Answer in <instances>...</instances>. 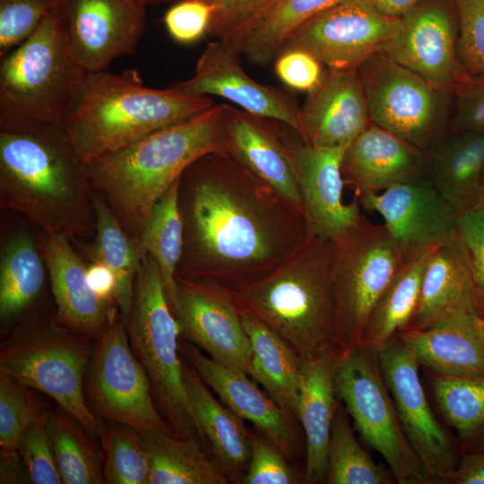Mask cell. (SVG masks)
I'll return each instance as SVG.
<instances>
[{
	"mask_svg": "<svg viewBox=\"0 0 484 484\" xmlns=\"http://www.w3.org/2000/svg\"><path fill=\"white\" fill-rule=\"evenodd\" d=\"M184 246L177 275L237 290L270 272L310 236L305 214L228 153L180 177Z\"/></svg>",
	"mask_w": 484,
	"mask_h": 484,
	"instance_id": "obj_1",
	"label": "cell"
},
{
	"mask_svg": "<svg viewBox=\"0 0 484 484\" xmlns=\"http://www.w3.org/2000/svg\"><path fill=\"white\" fill-rule=\"evenodd\" d=\"M87 163L63 127L0 132V207L40 231L92 239L96 212Z\"/></svg>",
	"mask_w": 484,
	"mask_h": 484,
	"instance_id": "obj_2",
	"label": "cell"
},
{
	"mask_svg": "<svg viewBox=\"0 0 484 484\" xmlns=\"http://www.w3.org/2000/svg\"><path fill=\"white\" fill-rule=\"evenodd\" d=\"M224 105L157 130L87 163L91 186L125 230L139 238L157 201L200 157L227 153Z\"/></svg>",
	"mask_w": 484,
	"mask_h": 484,
	"instance_id": "obj_3",
	"label": "cell"
},
{
	"mask_svg": "<svg viewBox=\"0 0 484 484\" xmlns=\"http://www.w3.org/2000/svg\"><path fill=\"white\" fill-rule=\"evenodd\" d=\"M213 106L208 96L145 87L134 70L88 72L64 129L88 163Z\"/></svg>",
	"mask_w": 484,
	"mask_h": 484,
	"instance_id": "obj_4",
	"label": "cell"
},
{
	"mask_svg": "<svg viewBox=\"0 0 484 484\" xmlns=\"http://www.w3.org/2000/svg\"><path fill=\"white\" fill-rule=\"evenodd\" d=\"M332 253L333 241L309 236L270 272L234 291L239 308L281 336L301 359L341 351Z\"/></svg>",
	"mask_w": 484,
	"mask_h": 484,
	"instance_id": "obj_5",
	"label": "cell"
},
{
	"mask_svg": "<svg viewBox=\"0 0 484 484\" xmlns=\"http://www.w3.org/2000/svg\"><path fill=\"white\" fill-rule=\"evenodd\" d=\"M87 73L71 49L57 9L1 58L0 132L64 128Z\"/></svg>",
	"mask_w": 484,
	"mask_h": 484,
	"instance_id": "obj_6",
	"label": "cell"
},
{
	"mask_svg": "<svg viewBox=\"0 0 484 484\" xmlns=\"http://www.w3.org/2000/svg\"><path fill=\"white\" fill-rule=\"evenodd\" d=\"M125 324L131 348L150 379L159 411L177 436L198 442L210 454L184 385L179 325L169 307L158 265L150 255L138 271Z\"/></svg>",
	"mask_w": 484,
	"mask_h": 484,
	"instance_id": "obj_7",
	"label": "cell"
},
{
	"mask_svg": "<svg viewBox=\"0 0 484 484\" xmlns=\"http://www.w3.org/2000/svg\"><path fill=\"white\" fill-rule=\"evenodd\" d=\"M95 341L67 326L56 315L30 319L2 343L0 368L52 398L99 442L98 418L84 391Z\"/></svg>",
	"mask_w": 484,
	"mask_h": 484,
	"instance_id": "obj_8",
	"label": "cell"
},
{
	"mask_svg": "<svg viewBox=\"0 0 484 484\" xmlns=\"http://www.w3.org/2000/svg\"><path fill=\"white\" fill-rule=\"evenodd\" d=\"M406 256L384 224L364 216L333 241L331 281L341 354L362 344L374 306Z\"/></svg>",
	"mask_w": 484,
	"mask_h": 484,
	"instance_id": "obj_9",
	"label": "cell"
},
{
	"mask_svg": "<svg viewBox=\"0 0 484 484\" xmlns=\"http://www.w3.org/2000/svg\"><path fill=\"white\" fill-rule=\"evenodd\" d=\"M334 385L355 428L385 460L394 480L399 484L432 483L402 430L377 350L361 344L341 354Z\"/></svg>",
	"mask_w": 484,
	"mask_h": 484,
	"instance_id": "obj_10",
	"label": "cell"
},
{
	"mask_svg": "<svg viewBox=\"0 0 484 484\" xmlns=\"http://www.w3.org/2000/svg\"><path fill=\"white\" fill-rule=\"evenodd\" d=\"M372 124L427 151L449 128L453 92L378 51L359 68Z\"/></svg>",
	"mask_w": 484,
	"mask_h": 484,
	"instance_id": "obj_11",
	"label": "cell"
},
{
	"mask_svg": "<svg viewBox=\"0 0 484 484\" xmlns=\"http://www.w3.org/2000/svg\"><path fill=\"white\" fill-rule=\"evenodd\" d=\"M87 402L97 418L138 431L175 434L159 411L145 369L131 348L127 327L115 307L96 340L84 381Z\"/></svg>",
	"mask_w": 484,
	"mask_h": 484,
	"instance_id": "obj_12",
	"label": "cell"
},
{
	"mask_svg": "<svg viewBox=\"0 0 484 484\" xmlns=\"http://www.w3.org/2000/svg\"><path fill=\"white\" fill-rule=\"evenodd\" d=\"M401 25V18L380 13L367 0H341L305 22L282 50H306L331 71L358 70Z\"/></svg>",
	"mask_w": 484,
	"mask_h": 484,
	"instance_id": "obj_13",
	"label": "cell"
},
{
	"mask_svg": "<svg viewBox=\"0 0 484 484\" xmlns=\"http://www.w3.org/2000/svg\"><path fill=\"white\" fill-rule=\"evenodd\" d=\"M378 361L402 430L432 483H448L458 461L453 443L435 418L414 354L397 338L377 350Z\"/></svg>",
	"mask_w": 484,
	"mask_h": 484,
	"instance_id": "obj_14",
	"label": "cell"
},
{
	"mask_svg": "<svg viewBox=\"0 0 484 484\" xmlns=\"http://www.w3.org/2000/svg\"><path fill=\"white\" fill-rule=\"evenodd\" d=\"M180 338L212 359L249 375L251 344L234 290L218 283L176 276Z\"/></svg>",
	"mask_w": 484,
	"mask_h": 484,
	"instance_id": "obj_15",
	"label": "cell"
},
{
	"mask_svg": "<svg viewBox=\"0 0 484 484\" xmlns=\"http://www.w3.org/2000/svg\"><path fill=\"white\" fill-rule=\"evenodd\" d=\"M401 19L400 30L380 52L453 92L467 74L458 59L459 17L454 0L452 4L447 0H423Z\"/></svg>",
	"mask_w": 484,
	"mask_h": 484,
	"instance_id": "obj_16",
	"label": "cell"
},
{
	"mask_svg": "<svg viewBox=\"0 0 484 484\" xmlns=\"http://www.w3.org/2000/svg\"><path fill=\"white\" fill-rule=\"evenodd\" d=\"M143 0H59L71 49L87 72L105 71L134 52L144 32Z\"/></svg>",
	"mask_w": 484,
	"mask_h": 484,
	"instance_id": "obj_17",
	"label": "cell"
},
{
	"mask_svg": "<svg viewBox=\"0 0 484 484\" xmlns=\"http://www.w3.org/2000/svg\"><path fill=\"white\" fill-rule=\"evenodd\" d=\"M359 201L364 209L383 217L386 229L407 255L422 248L438 247L459 237L458 213L428 177L396 184Z\"/></svg>",
	"mask_w": 484,
	"mask_h": 484,
	"instance_id": "obj_18",
	"label": "cell"
},
{
	"mask_svg": "<svg viewBox=\"0 0 484 484\" xmlns=\"http://www.w3.org/2000/svg\"><path fill=\"white\" fill-rule=\"evenodd\" d=\"M291 156L309 235L334 241L361 219L357 202L345 203L341 171L348 147L319 148L283 134Z\"/></svg>",
	"mask_w": 484,
	"mask_h": 484,
	"instance_id": "obj_19",
	"label": "cell"
},
{
	"mask_svg": "<svg viewBox=\"0 0 484 484\" xmlns=\"http://www.w3.org/2000/svg\"><path fill=\"white\" fill-rule=\"evenodd\" d=\"M172 87L189 94L219 96L255 116L279 121L298 134L299 110L290 92L263 85L242 68L239 55L224 42H208L192 77Z\"/></svg>",
	"mask_w": 484,
	"mask_h": 484,
	"instance_id": "obj_20",
	"label": "cell"
},
{
	"mask_svg": "<svg viewBox=\"0 0 484 484\" xmlns=\"http://www.w3.org/2000/svg\"><path fill=\"white\" fill-rule=\"evenodd\" d=\"M180 355L190 363L220 401L265 435L287 458L299 446L292 422L246 372L204 355L196 345L179 339Z\"/></svg>",
	"mask_w": 484,
	"mask_h": 484,
	"instance_id": "obj_21",
	"label": "cell"
},
{
	"mask_svg": "<svg viewBox=\"0 0 484 484\" xmlns=\"http://www.w3.org/2000/svg\"><path fill=\"white\" fill-rule=\"evenodd\" d=\"M298 134L319 148L347 147L370 124L358 70H328L299 110Z\"/></svg>",
	"mask_w": 484,
	"mask_h": 484,
	"instance_id": "obj_22",
	"label": "cell"
},
{
	"mask_svg": "<svg viewBox=\"0 0 484 484\" xmlns=\"http://www.w3.org/2000/svg\"><path fill=\"white\" fill-rule=\"evenodd\" d=\"M225 148L256 178L304 212L291 156L267 118L224 105ZM305 214V213H304Z\"/></svg>",
	"mask_w": 484,
	"mask_h": 484,
	"instance_id": "obj_23",
	"label": "cell"
},
{
	"mask_svg": "<svg viewBox=\"0 0 484 484\" xmlns=\"http://www.w3.org/2000/svg\"><path fill=\"white\" fill-rule=\"evenodd\" d=\"M341 171L360 198L428 177L427 152L371 123L346 148Z\"/></svg>",
	"mask_w": 484,
	"mask_h": 484,
	"instance_id": "obj_24",
	"label": "cell"
},
{
	"mask_svg": "<svg viewBox=\"0 0 484 484\" xmlns=\"http://www.w3.org/2000/svg\"><path fill=\"white\" fill-rule=\"evenodd\" d=\"M39 246L56 304V316L73 330L97 340L115 306L91 289L87 266L65 237L40 231Z\"/></svg>",
	"mask_w": 484,
	"mask_h": 484,
	"instance_id": "obj_25",
	"label": "cell"
},
{
	"mask_svg": "<svg viewBox=\"0 0 484 484\" xmlns=\"http://www.w3.org/2000/svg\"><path fill=\"white\" fill-rule=\"evenodd\" d=\"M482 300L468 252L458 237L434 248L428 260L413 328H428L457 315H480Z\"/></svg>",
	"mask_w": 484,
	"mask_h": 484,
	"instance_id": "obj_26",
	"label": "cell"
},
{
	"mask_svg": "<svg viewBox=\"0 0 484 484\" xmlns=\"http://www.w3.org/2000/svg\"><path fill=\"white\" fill-rule=\"evenodd\" d=\"M476 315H457L425 329L400 332L398 338L419 364L435 376L475 378L484 376V336Z\"/></svg>",
	"mask_w": 484,
	"mask_h": 484,
	"instance_id": "obj_27",
	"label": "cell"
},
{
	"mask_svg": "<svg viewBox=\"0 0 484 484\" xmlns=\"http://www.w3.org/2000/svg\"><path fill=\"white\" fill-rule=\"evenodd\" d=\"M341 351L302 359L298 420L306 435V483H321L327 472V452L338 406L334 378Z\"/></svg>",
	"mask_w": 484,
	"mask_h": 484,
	"instance_id": "obj_28",
	"label": "cell"
},
{
	"mask_svg": "<svg viewBox=\"0 0 484 484\" xmlns=\"http://www.w3.org/2000/svg\"><path fill=\"white\" fill-rule=\"evenodd\" d=\"M183 378L190 406L207 439L212 457L229 483L242 484L252 454L249 429L244 419L214 397L185 359Z\"/></svg>",
	"mask_w": 484,
	"mask_h": 484,
	"instance_id": "obj_29",
	"label": "cell"
},
{
	"mask_svg": "<svg viewBox=\"0 0 484 484\" xmlns=\"http://www.w3.org/2000/svg\"><path fill=\"white\" fill-rule=\"evenodd\" d=\"M426 152L429 180L458 214L482 199L484 133L449 130Z\"/></svg>",
	"mask_w": 484,
	"mask_h": 484,
	"instance_id": "obj_30",
	"label": "cell"
},
{
	"mask_svg": "<svg viewBox=\"0 0 484 484\" xmlns=\"http://www.w3.org/2000/svg\"><path fill=\"white\" fill-rule=\"evenodd\" d=\"M239 310L251 344L249 376L295 423L298 420L302 359L263 322Z\"/></svg>",
	"mask_w": 484,
	"mask_h": 484,
	"instance_id": "obj_31",
	"label": "cell"
},
{
	"mask_svg": "<svg viewBox=\"0 0 484 484\" xmlns=\"http://www.w3.org/2000/svg\"><path fill=\"white\" fill-rule=\"evenodd\" d=\"M341 0H271L247 24L224 42L251 64L267 65L309 18Z\"/></svg>",
	"mask_w": 484,
	"mask_h": 484,
	"instance_id": "obj_32",
	"label": "cell"
},
{
	"mask_svg": "<svg viewBox=\"0 0 484 484\" xmlns=\"http://www.w3.org/2000/svg\"><path fill=\"white\" fill-rule=\"evenodd\" d=\"M93 203L97 219L95 235L92 239L78 242V245L91 262L104 264L114 273L117 307L126 324L132 310L136 276L148 254L139 239L125 230L96 192Z\"/></svg>",
	"mask_w": 484,
	"mask_h": 484,
	"instance_id": "obj_33",
	"label": "cell"
},
{
	"mask_svg": "<svg viewBox=\"0 0 484 484\" xmlns=\"http://www.w3.org/2000/svg\"><path fill=\"white\" fill-rule=\"evenodd\" d=\"M140 434L149 461V484H229L198 442L158 430Z\"/></svg>",
	"mask_w": 484,
	"mask_h": 484,
	"instance_id": "obj_34",
	"label": "cell"
},
{
	"mask_svg": "<svg viewBox=\"0 0 484 484\" xmlns=\"http://www.w3.org/2000/svg\"><path fill=\"white\" fill-rule=\"evenodd\" d=\"M434 248L411 252L380 295L370 314L362 344L378 350L413 317L423 276Z\"/></svg>",
	"mask_w": 484,
	"mask_h": 484,
	"instance_id": "obj_35",
	"label": "cell"
},
{
	"mask_svg": "<svg viewBox=\"0 0 484 484\" xmlns=\"http://www.w3.org/2000/svg\"><path fill=\"white\" fill-rule=\"evenodd\" d=\"M47 267L39 242L30 234L16 233L3 243L0 255V317L17 319L39 297Z\"/></svg>",
	"mask_w": 484,
	"mask_h": 484,
	"instance_id": "obj_36",
	"label": "cell"
},
{
	"mask_svg": "<svg viewBox=\"0 0 484 484\" xmlns=\"http://www.w3.org/2000/svg\"><path fill=\"white\" fill-rule=\"evenodd\" d=\"M179 181L180 177L157 201L138 238L143 248L158 265L174 315L177 309L176 275L184 246Z\"/></svg>",
	"mask_w": 484,
	"mask_h": 484,
	"instance_id": "obj_37",
	"label": "cell"
},
{
	"mask_svg": "<svg viewBox=\"0 0 484 484\" xmlns=\"http://www.w3.org/2000/svg\"><path fill=\"white\" fill-rule=\"evenodd\" d=\"M44 421L63 483H105L101 447L81 423L58 405Z\"/></svg>",
	"mask_w": 484,
	"mask_h": 484,
	"instance_id": "obj_38",
	"label": "cell"
},
{
	"mask_svg": "<svg viewBox=\"0 0 484 484\" xmlns=\"http://www.w3.org/2000/svg\"><path fill=\"white\" fill-rule=\"evenodd\" d=\"M441 411L455 429L463 453L484 452V376L432 378Z\"/></svg>",
	"mask_w": 484,
	"mask_h": 484,
	"instance_id": "obj_39",
	"label": "cell"
},
{
	"mask_svg": "<svg viewBox=\"0 0 484 484\" xmlns=\"http://www.w3.org/2000/svg\"><path fill=\"white\" fill-rule=\"evenodd\" d=\"M347 414L338 404L331 428L325 482L390 484L395 481L391 471L375 463L359 445Z\"/></svg>",
	"mask_w": 484,
	"mask_h": 484,
	"instance_id": "obj_40",
	"label": "cell"
},
{
	"mask_svg": "<svg viewBox=\"0 0 484 484\" xmlns=\"http://www.w3.org/2000/svg\"><path fill=\"white\" fill-rule=\"evenodd\" d=\"M98 434L105 483L149 484V461L140 431L98 418Z\"/></svg>",
	"mask_w": 484,
	"mask_h": 484,
	"instance_id": "obj_41",
	"label": "cell"
},
{
	"mask_svg": "<svg viewBox=\"0 0 484 484\" xmlns=\"http://www.w3.org/2000/svg\"><path fill=\"white\" fill-rule=\"evenodd\" d=\"M36 390L0 368V454H15L24 431L45 417Z\"/></svg>",
	"mask_w": 484,
	"mask_h": 484,
	"instance_id": "obj_42",
	"label": "cell"
},
{
	"mask_svg": "<svg viewBox=\"0 0 484 484\" xmlns=\"http://www.w3.org/2000/svg\"><path fill=\"white\" fill-rule=\"evenodd\" d=\"M58 7L59 0H0V58L25 41Z\"/></svg>",
	"mask_w": 484,
	"mask_h": 484,
	"instance_id": "obj_43",
	"label": "cell"
},
{
	"mask_svg": "<svg viewBox=\"0 0 484 484\" xmlns=\"http://www.w3.org/2000/svg\"><path fill=\"white\" fill-rule=\"evenodd\" d=\"M252 454L242 484H294L299 482L297 472L285 454L256 428L249 429Z\"/></svg>",
	"mask_w": 484,
	"mask_h": 484,
	"instance_id": "obj_44",
	"label": "cell"
},
{
	"mask_svg": "<svg viewBox=\"0 0 484 484\" xmlns=\"http://www.w3.org/2000/svg\"><path fill=\"white\" fill-rule=\"evenodd\" d=\"M454 2L459 17V62L468 74L484 73V0Z\"/></svg>",
	"mask_w": 484,
	"mask_h": 484,
	"instance_id": "obj_45",
	"label": "cell"
},
{
	"mask_svg": "<svg viewBox=\"0 0 484 484\" xmlns=\"http://www.w3.org/2000/svg\"><path fill=\"white\" fill-rule=\"evenodd\" d=\"M19 453L30 483H63L54 458L44 419L31 424L24 431L20 442Z\"/></svg>",
	"mask_w": 484,
	"mask_h": 484,
	"instance_id": "obj_46",
	"label": "cell"
},
{
	"mask_svg": "<svg viewBox=\"0 0 484 484\" xmlns=\"http://www.w3.org/2000/svg\"><path fill=\"white\" fill-rule=\"evenodd\" d=\"M452 110L449 130L484 133V73L461 80L453 91Z\"/></svg>",
	"mask_w": 484,
	"mask_h": 484,
	"instance_id": "obj_47",
	"label": "cell"
},
{
	"mask_svg": "<svg viewBox=\"0 0 484 484\" xmlns=\"http://www.w3.org/2000/svg\"><path fill=\"white\" fill-rule=\"evenodd\" d=\"M274 61L275 73L284 84L307 93L321 83L327 71L315 56L298 48L282 50Z\"/></svg>",
	"mask_w": 484,
	"mask_h": 484,
	"instance_id": "obj_48",
	"label": "cell"
},
{
	"mask_svg": "<svg viewBox=\"0 0 484 484\" xmlns=\"http://www.w3.org/2000/svg\"><path fill=\"white\" fill-rule=\"evenodd\" d=\"M213 8L201 0H180L164 16L169 35L177 42L188 44L207 33Z\"/></svg>",
	"mask_w": 484,
	"mask_h": 484,
	"instance_id": "obj_49",
	"label": "cell"
},
{
	"mask_svg": "<svg viewBox=\"0 0 484 484\" xmlns=\"http://www.w3.org/2000/svg\"><path fill=\"white\" fill-rule=\"evenodd\" d=\"M213 8L207 34L224 41L254 19L271 0H201Z\"/></svg>",
	"mask_w": 484,
	"mask_h": 484,
	"instance_id": "obj_50",
	"label": "cell"
},
{
	"mask_svg": "<svg viewBox=\"0 0 484 484\" xmlns=\"http://www.w3.org/2000/svg\"><path fill=\"white\" fill-rule=\"evenodd\" d=\"M457 230L468 252L477 286L484 298V195L476 205L458 214Z\"/></svg>",
	"mask_w": 484,
	"mask_h": 484,
	"instance_id": "obj_51",
	"label": "cell"
},
{
	"mask_svg": "<svg viewBox=\"0 0 484 484\" xmlns=\"http://www.w3.org/2000/svg\"><path fill=\"white\" fill-rule=\"evenodd\" d=\"M448 483L484 484V452L463 453Z\"/></svg>",
	"mask_w": 484,
	"mask_h": 484,
	"instance_id": "obj_52",
	"label": "cell"
},
{
	"mask_svg": "<svg viewBox=\"0 0 484 484\" xmlns=\"http://www.w3.org/2000/svg\"><path fill=\"white\" fill-rule=\"evenodd\" d=\"M87 276L91 289L103 302L108 306L117 304V281L108 266L99 262H91L87 266Z\"/></svg>",
	"mask_w": 484,
	"mask_h": 484,
	"instance_id": "obj_53",
	"label": "cell"
},
{
	"mask_svg": "<svg viewBox=\"0 0 484 484\" xmlns=\"http://www.w3.org/2000/svg\"><path fill=\"white\" fill-rule=\"evenodd\" d=\"M0 483H29L30 478L20 453L0 454Z\"/></svg>",
	"mask_w": 484,
	"mask_h": 484,
	"instance_id": "obj_54",
	"label": "cell"
},
{
	"mask_svg": "<svg viewBox=\"0 0 484 484\" xmlns=\"http://www.w3.org/2000/svg\"><path fill=\"white\" fill-rule=\"evenodd\" d=\"M380 13L401 18L423 0H367Z\"/></svg>",
	"mask_w": 484,
	"mask_h": 484,
	"instance_id": "obj_55",
	"label": "cell"
},
{
	"mask_svg": "<svg viewBox=\"0 0 484 484\" xmlns=\"http://www.w3.org/2000/svg\"><path fill=\"white\" fill-rule=\"evenodd\" d=\"M477 323H478V326L480 328V333L484 336V317L483 316H478Z\"/></svg>",
	"mask_w": 484,
	"mask_h": 484,
	"instance_id": "obj_56",
	"label": "cell"
},
{
	"mask_svg": "<svg viewBox=\"0 0 484 484\" xmlns=\"http://www.w3.org/2000/svg\"><path fill=\"white\" fill-rule=\"evenodd\" d=\"M146 4H157V3H162V2H169L173 0H143Z\"/></svg>",
	"mask_w": 484,
	"mask_h": 484,
	"instance_id": "obj_57",
	"label": "cell"
},
{
	"mask_svg": "<svg viewBox=\"0 0 484 484\" xmlns=\"http://www.w3.org/2000/svg\"><path fill=\"white\" fill-rule=\"evenodd\" d=\"M483 195H484V177H483Z\"/></svg>",
	"mask_w": 484,
	"mask_h": 484,
	"instance_id": "obj_58",
	"label": "cell"
}]
</instances>
